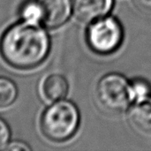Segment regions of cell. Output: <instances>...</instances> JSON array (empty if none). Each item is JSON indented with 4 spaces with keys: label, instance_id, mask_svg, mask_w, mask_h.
<instances>
[{
    "label": "cell",
    "instance_id": "7a4b0ae2",
    "mask_svg": "<svg viewBox=\"0 0 151 151\" xmlns=\"http://www.w3.org/2000/svg\"><path fill=\"white\" fill-rule=\"evenodd\" d=\"M80 115L76 106L69 101H58L50 106L41 118L44 136L54 142L69 140L76 132Z\"/></svg>",
    "mask_w": 151,
    "mask_h": 151
},
{
    "label": "cell",
    "instance_id": "8fae6325",
    "mask_svg": "<svg viewBox=\"0 0 151 151\" xmlns=\"http://www.w3.org/2000/svg\"><path fill=\"white\" fill-rule=\"evenodd\" d=\"M130 87L133 103H136L150 97L151 88L147 81L143 80H135L130 83Z\"/></svg>",
    "mask_w": 151,
    "mask_h": 151
},
{
    "label": "cell",
    "instance_id": "30bf717a",
    "mask_svg": "<svg viewBox=\"0 0 151 151\" xmlns=\"http://www.w3.org/2000/svg\"><path fill=\"white\" fill-rule=\"evenodd\" d=\"M20 16L23 21L30 23H39L42 21V9L38 0H30L24 3L20 8Z\"/></svg>",
    "mask_w": 151,
    "mask_h": 151
},
{
    "label": "cell",
    "instance_id": "8992f818",
    "mask_svg": "<svg viewBox=\"0 0 151 151\" xmlns=\"http://www.w3.org/2000/svg\"><path fill=\"white\" fill-rule=\"evenodd\" d=\"M42 9V21L50 28H57L68 19L71 9V0H38Z\"/></svg>",
    "mask_w": 151,
    "mask_h": 151
},
{
    "label": "cell",
    "instance_id": "52a82bcc",
    "mask_svg": "<svg viewBox=\"0 0 151 151\" xmlns=\"http://www.w3.org/2000/svg\"><path fill=\"white\" fill-rule=\"evenodd\" d=\"M132 126L144 134H151V97L136 102L129 111Z\"/></svg>",
    "mask_w": 151,
    "mask_h": 151
},
{
    "label": "cell",
    "instance_id": "3957f363",
    "mask_svg": "<svg viewBox=\"0 0 151 151\" xmlns=\"http://www.w3.org/2000/svg\"><path fill=\"white\" fill-rule=\"evenodd\" d=\"M96 99L104 111L110 114L122 113L133 103L130 83L120 74H107L97 83Z\"/></svg>",
    "mask_w": 151,
    "mask_h": 151
},
{
    "label": "cell",
    "instance_id": "ba28073f",
    "mask_svg": "<svg viewBox=\"0 0 151 151\" xmlns=\"http://www.w3.org/2000/svg\"><path fill=\"white\" fill-rule=\"evenodd\" d=\"M68 91V83L65 78L60 74L48 76L42 84V92L44 98L50 102H58L64 99Z\"/></svg>",
    "mask_w": 151,
    "mask_h": 151
},
{
    "label": "cell",
    "instance_id": "6da1fadb",
    "mask_svg": "<svg viewBox=\"0 0 151 151\" xmlns=\"http://www.w3.org/2000/svg\"><path fill=\"white\" fill-rule=\"evenodd\" d=\"M50 50V39L39 23L23 21L9 27L0 40L4 61L17 69H30L40 65Z\"/></svg>",
    "mask_w": 151,
    "mask_h": 151
},
{
    "label": "cell",
    "instance_id": "9c48e42d",
    "mask_svg": "<svg viewBox=\"0 0 151 151\" xmlns=\"http://www.w3.org/2000/svg\"><path fill=\"white\" fill-rule=\"evenodd\" d=\"M17 94L15 84L7 78L0 77V108L10 106L15 101Z\"/></svg>",
    "mask_w": 151,
    "mask_h": 151
},
{
    "label": "cell",
    "instance_id": "7c38bea8",
    "mask_svg": "<svg viewBox=\"0 0 151 151\" xmlns=\"http://www.w3.org/2000/svg\"><path fill=\"white\" fill-rule=\"evenodd\" d=\"M10 138V130L7 125L0 119V150L4 149L7 145L8 140Z\"/></svg>",
    "mask_w": 151,
    "mask_h": 151
},
{
    "label": "cell",
    "instance_id": "277c9868",
    "mask_svg": "<svg viewBox=\"0 0 151 151\" xmlns=\"http://www.w3.org/2000/svg\"><path fill=\"white\" fill-rule=\"evenodd\" d=\"M87 38L89 47L98 54L114 52L123 40V30L119 22L112 17H104L89 26Z\"/></svg>",
    "mask_w": 151,
    "mask_h": 151
},
{
    "label": "cell",
    "instance_id": "5bb4252c",
    "mask_svg": "<svg viewBox=\"0 0 151 151\" xmlns=\"http://www.w3.org/2000/svg\"><path fill=\"white\" fill-rule=\"evenodd\" d=\"M7 150H29V147H27L26 144L21 142H12L11 144H8L5 148Z\"/></svg>",
    "mask_w": 151,
    "mask_h": 151
},
{
    "label": "cell",
    "instance_id": "4fadbf2b",
    "mask_svg": "<svg viewBox=\"0 0 151 151\" xmlns=\"http://www.w3.org/2000/svg\"><path fill=\"white\" fill-rule=\"evenodd\" d=\"M137 8L144 12L151 13V0H133Z\"/></svg>",
    "mask_w": 151,
    "mask_h": 151
},
{
    "label": "cell",
    "instance_id": "5b68a950",
    "mask_svg": "<svg viewBox=\"0 0 151 151\" xmlns=\"http://www.w3.org/2000/svg\"><path fill=\"white\" fill-rule=\"evenodd\" d=\"M111 7L112 0H72V8L75 18L85 23L105 17Z\"/></svg>",
    "mask_w": 151,
    "mask_h": 151
}]
</instances>
